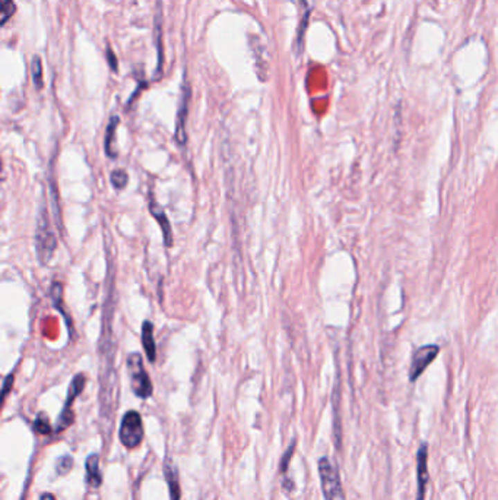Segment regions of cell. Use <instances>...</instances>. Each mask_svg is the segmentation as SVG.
I'll use <instances>...</instances> for the list:
<instances>
[{
	"instance_id": "cell-1",
	"label": "cell",
	"mask_w": 498,
	"mask_h": 500,
	"mask_svg": "<svg viewBox=\"0 0 498 500\" xmlns=\"http://www.w3.org/2000/svg\"><path fill=\"white\" fill-rule=\"evenodd\" d=\"M319 476L321 492L326 500H346L339 471L326 456L319 459Z\"/></svg>"
},
{
	"instance_id": "cell-2",
	"label": "cell",
	"mask_w": 498,
	"mask_h": 500,
	"mask_svg": "<svg viewBox=\"0 0 498 500\" xmlns=\"http://www.w3.org/2000/svg\"><path fill=\"white\" fill-rule=\"evenodd\" d=\"M127 372L130 376V386L134 392V395L148 399L154 392L152 382L150 379V374L145 370L143 360L139 353H132L127 357Z\"/></svg>"
},
{
	"instance_id": "cell-3",
	"label": "cell",
	"mask_w": 498,
	"mask_h": 500,
	"mask_svg": "<svg viewBox=\"0 0 498 500\" xmlns=\"http://www.w3.org/2000/svg\"><path fill=\"white\" fill-rule=\"evenodd\" d=\"M56 248H57L56 236L51 232L46 214H42L38 218L37 234H35V249L39 262L43 265L48 264L53 258V255H55Z\"/></svg>"
},
{
	"instance_id": "cell-4",
	"label": "cell",
	"mask_w": 498,
	"mask_h": 500,
	"mask_svg": "<svg viewBox=\"0 0 498 500\" xmlns=\"http://www.w3.org/2000/svg\"><path fill=\"white\" fill-rule=\"evenodd\" d=\"M118 438L120 442H122L125 448L127 449H134L141 445L143 439V424L138 411H127L123 415L122 424H120Z\"/></svg>"
},
{
	"instance_id": "cell-5",
	"label": "cell",
	"mask_w": 498,
	"mask_h": 500,
	"mask_svg": "<svg viewBox=\"0 0 498 500\" xmlns=\"http://www.w3.org/2000/svg\"><path fill=\"white\" fill-rule=\"evenodd\" d=\"M85 383H87V377L85 374L79 373L73 377V381L69 386V392H67V398H66V402L63 405V410H62V414L59 415V420H57V431H64L67 427H69L72 423H73V411H72V405L76 399V397L80 394V392L84 390L85 388Z\"/></svg>"
},
{
	"instance_id": "cell-6",
	"label": "cell",
	"mask_w": 498,
	"mask_h": 500,
	"mask_svg": "<svg viewBox=\"0 0 498 500\" xmlns=\"http://www.w3.org/2000/svg\"><path fill=\"white\" fill-rule=\"evenodd\" d=\"M438 353H440V347L434 345V344L424 345L416 350L412 356V360H411L409 381L411 382L418 381V377L427 370L429 364L436 360Z\"/></svg>"
},
{
	"instance_id": "cell-7",
	"label": "cell",
	"mask_w": 498,
	"mask_h": 500,
	"mask_svg": "<svg viewBox=\"0 0 498 500\" xmlns=\"http://www.w3.org/2000/svg\"><path fill=\"white\" fill-rule=\"evenodd\" d=\"M188 103H190V84L187 83L184 76L183 85H181V97L179 103L177 119H176V132H174V138L179 146H184L187 142V114H188Z\"/></svg>"
},
{
	"instance_id": "cell-8",
	"label": "cell",
	"mask_w": 498,
	"mask_h": 500,
	"mask_svg": "<svg viewBox=\"0 0 498 500\" xmlns=\"http://www.w3.org/2000/svg\"><path fill=\"white\" fill-rule=\"evenodd\" d=\"M428 480V443L424 442L416 452V500L425 499Z\"/></svg>"
},
{
	"instance_id": "cell-9",
	"label": "cell",
	"mask_w": 498,
	"mask_h": 500,
	"mask_svg": "<svg viewBox=\"0 0 498 500\" xmlns=\"http://www.w3.org/2000/svg\"><path fill=\"white\" fill-rule=\"evenodd\" d=\"M150 212H151L152 217L155 218V221L158 223L161 232H163L166 246L171 248L172 246V230H171L170 220L167 217L164 208L161 207L158 202L155 200V198H152V196H151V200H150Z\"/></svg>"
},
{
	"instance_id": "cell-10",
	"label": "cell",
	"mask_w": 498,
	"mask_h": 500,
	"mask_svg": "<svg viewBox=\"0 0 498 500\" xmlns=\"http://www.w3.org/2000/svg\"><path fill=\"white\" fill-rule=\"evenodd\" d=\"M164 474L168 483V489H170V497L171 500H180L181 492H180V481H179V474H177V468L171 463V459L167 458L164 463Z\"/></svg>"
},
{
	"instance_id": "cell-11",
	"label": "cell",
	"mask_w": 498,
	"mask_h": 500,
	"mask_svg": "<svg viewBox=\"0 0 498 500\" xmlns=\"http://www.w3.org/2000/svg\"><path fill=\"white\" fill-rule=\"evenodd\" d=\"M142 344L148 360L154 363L157 360V344L154 336V325L150 320H145L142 325Z\"/></svg>"
},
{
	"instance_id": "cell-12",
	"label": "cell",
	"mask_w": 498,
	"mask_h": 500,
	"mask_svg": "<svg viewBox=\"0 0 498 500\" xmlns=\"http://www.w3.org/2000/svg\"><path fill=\"white\" fill-rule=\"evenodd\" d=\"M87 480L91 488L97 489L103 483V476L100 469V458L97 454H92L87 459Z\"/></svg>"
},
{
	"instance_id": "cell-13",
	"label": "cell",
	"mask_w": 498,
	"mask_h": 500,
	"mask_svg": "<svg viewBox=\"0 0 498 500\" xmlns=\"http://www.w3.org/2000/svg\"><path fill=\"white\" fill-rule=\"evenodd\" d=\"M118 123H120L118 116H113L110 119V121H109V125H107V129H105L104 150H105L107 157H110L112 160H114L117 157V151L114 150V141H116V130H117Z\"/></svg>"
},
{
	"instance_id": "cell-14",
	"label": "cell",
	"mask_w": 498,
	"mask_h": 500,
	"mask_svg": "<svg viewBox=\"0 0 498 500\" xmlns=\"http://www.w3.org/2000/svg\"><path fill=\"white\" fill-rule=\"evenodd\" d=\"M51 299H53V303H55L56 309L59 310V312L63 315V318L66 319L67 328H69L71 334H73V332H75V329H73V325H72V319H71L69 316H67V313L64 312V304H63V287H62V284H57V282L53 284V287H51Z\"/></svg>"
},
{
	"instance_id": "cell-15",
	"label": "cell",
	"mask_w": 498,
	"mask_h": 500,
	"mask_svg": "<svg viewBox=\"0 0 498 500\" xmlns=\"http://www.w3.org/2000/svg\"><path fill=\"white\" fill-rule=\"evenodd\" d=\"M31 75H33V83H34V87L37 89H42L43 85H44V80H43V63H42V59H39L38 56H34L33 62H31Z\"/></svg>"
},
{
	"instance_id": "cell-16",
	"label": "cell",
	"mask_w": 498,
	"mask_h": 500,
	"mask_svg": "<svg viewBox=\"0 0 498 500\" xmlns=\"http://www.w3.org/2000/svg\"><path fill=\"white\" fill-rule=\"evenodd\" d=\"M110 180H112V184H113L114 189H117V191H123V189L129 183V175H127V173L125 170L117 169V170H114L112 173Z\"/></svg>"
},
{
	"instance_id": "cell-17",
	"label": "cell",
	"mask_w": 498,
	"mask_h": 500,
	"mask_svg": "<svg viewBox=\"0 0 498 500\" xmlns=\"http://www.w3.org/2000/svg\"><path fill=\"white\" fill-rule=\"evenodd\" d=\"M0 12H2V19H0V22H2V25H5L13 15H15V10H17V6H15V2L13 0H2V6H0Z\"/></svg>"
},
{
	"instance_id": "cell-18",
	"label": "cell",
	"mask_w": 498,
	"mask_h": 500,
	"mask_svg": "<svg viewBox=\"0 0 498 500\" xmlns=\"http://www.w3.org/2000/svg\"><path fill=\"white\" fill-rule=\"evenodd\" d=\"M34 429L38 431L39 435H48L51 431V427H50V423H48V417L46 414H39L37 417V420L34 423Z\"/></svg>"
},
{
	"instance_id": "cell-19",
	"label": "cell",
	"mask_w": 498,
	"mask_h": 500,
	"mask_svg": "<svg viewBox=\"0 0 498 500\" xmlns=\"http://www.w3.org/2000/svg\"><path fill=\"white\" fill-rule=\"evenodd\" d=\"M72 465H73L72 456L66 455V456H63V458L59 459V463H57V472H59L60 476H64V474H67V472L71 471Z\"/></svg>"
},
{
	"instance_id": "cell-20",
	"label": "cell",
	"mask_w": 498,
	"mask_h": 500,
	"mask_svg": "<svg viewBox=\"0 0 498 500\" xmlns=\"http://www.w3.org/2000/svg\"><path fill=\"white\" fill-rule=\"evenodd\" d=\"M107 60H109V64H110V67H112V71H113V72H117V71H118V63H117V59H116L114 53H113V50H112L110 47L107 49Z\"/></svg>"
},
{
	"instance_id": "cell-21",
	"label": "cell",
	"mask_w": 498,
	"mask_h": 500,
	"mask_svg": "<svg viewBox=\"0 0 498 500\" xmlns=\"http://www.w3.org/2000/svg\"><path fill=\"white\" fill-rule=\"evenodd\" d=\"M12 385H13V374H9L5 379V383H3V399L8 397Z\"/></svg>"
},
{
	"instance_id": "cell-22",
	"label": "cell",
	"mask_w": 498,
	"mask_h": 500,
	"mask_svg": "<svg viewBox=\"0 0 498 500\" xmlns=\"http://www.w3.org/2000/svg\"><path fill=\"white\" fill-rule=\"evenodd\" d=\"M292 449H294V445L291 446V448H290V451L285 454V456H284V461H282V464H281V467H282V471H287V468H288V461H290V459H291V452H292Z\"/></svg>"
},
{
	"instance_id": "cell-23",
	"label": "cell",
	"mask_w": 498,
	"mask_h": 500,
	"mask_svg": "<svg viewBox=\"0 0 498 500\" xmlns=\"http://www.w3.org/2000/svg\"><path fill=\"white\" fill-rule=\"evenodd\" d=\"M42 500H56V497L53 496V494H50V493H47V494H44V496L42 497Z\"/></svg>"
}]
</instances>
